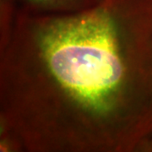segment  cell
Returning a JSON list of instances; mask_svg holds the SVG:
<instances>
[{"mask_svg": "<svg viewBox=\"0 0 152 152\" xmlns=\"http://www.w3.org/2000/svg\"><path fill=\"white\" fill-rule=\"evenodd\" d=\"M16 12L31 15H64L84 10L97 0H10Z\"/></svg>", "mask_w": 152, "mask_h": 152, "instance_id": "cell-2", "label": "cell"}, {"mask_svg": "<svg viewBox=\"0 0 152 152\" xmlns=\"http://www.w3.org/2000/svg\"><path fill=\"white\" fill-rule=\"evenodd\" d=\"M0 124L29 152H152V0L16 12L0 48Z\"/></svg>", "mask_w": 152, "mask_h": 152, "instance_id": "cell-1", "label": "cell"}]
</instances>
